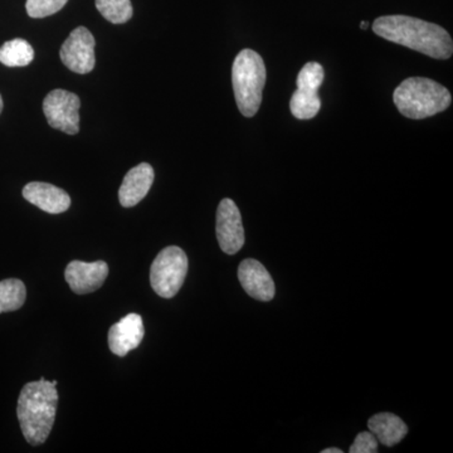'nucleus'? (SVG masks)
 <instances>
[{"instance_id":"1","label":"nucleus","mask_w":453,"mask_h":453,"mask_svg":"<svg viewBox=\"0 0 453 453\" xmlns=\"http://www.w3.org/2000/svg\"><path fill=\"white\" fill-rule=\"evenodd\" d=\"M372 31L384 40L407 47L432 58L449 59L453 53L451 35L442 27L408 16L375 19Z\"/></svg>"},{"instance_id":"2","label":"nucleus","mask_w":453,"mask_h":453,"mask_svg":"<svg viewBox=\"0 0 453 453\" xmlns=\"http://www.w3.org/2000/svg\"><path fill=\"white\" fill-rule=\"evenodd\" d=\"M57 380L41 378L27 383L18 398L17 416L27 442L40 446L46 442L55 423L58 392Z\"/></svg>"},{"instance_id":"3","label":"nucleus","mask_w":453,"mask_h":453,"mask_svg":"<svg viewBox=\"0 0 453 453\" xmlns=\"http://www.w3.org/2000/svg\"><path fill=\"white\" fill-rule=\"evenodd\" d=\"M393 100L405 118L422 120L449 109L452 96L445 86L434 80L411 77L395 88Z\"/></svg>"},{"instance_id":"4","label":"nucleus","mask_w":453,"mask_h":453,"mask_svg":"<svg viewBox=\"0 0 453 453\" xmlns=\"http://www.w3.org/2000/svg\"><path fill=\"white\" fill-rule=\"evenodd\" d=\"M266 77L264 59L255 50H243L235 57L232 85L238 109L246 118H253L258 112Z\"/></svg>"},{"instance_id":"5","label":"nucleus","mask_w":453,"mask_h":453,"mask_svg":"<svg viewBox=\"0 0 453 453\" xmlns=\"http://www.w3.org/2000/svg\"><path fill=\"white\" fill-rule=\"evenodd\" d=\"M188 273V257L183 250L169 246L160 251L150 268L153 290L164 299H172L180 290Z\"/></svg>"},{"instance_id":"6","label":"nucleus","mask_w":453,"mask_h":453,"mask_svg":"<svg viewBox=\"0 0 453 453\" xmlns=\"http://www.w3.org/2000/svg\"><path fill=\"white\" fill-rule=\"evenodd\" d=\"M80 107V97L65 89H53L43 101V112L50 127L68 135L79 134Z\"/></svg>"},{"instance_id":"7","label":"nucleus","mask_w":453,"mask_h":453,"mask_svg":"<svg viewBox=\"0 0 453 453\" xmlns=\"http://www.w3.org/2000/svg\"><path fill=\"white\" fill-rule=\"evenodd\" d=\"M94 35L86 27H77L61 47V61L74 73L88 74L96 65Z\"/></svg>"},{"instance_id":"8","label":"nucleus","mask_w":453,"mask_h":453,"mask_svg":"<svg viewBox=\"0 0 453 453\" xmlns=\"http://www.w3.org/2000/svg\"><path fill=\"white\" fill-rule=\"evenodd\" d=\"M217 240L220 250L226 255L240 252L244 244L242 216L237 204L226 198L219 203L216 222Z\"/></svg>"},{"instance_id":"9","label":"nucleus","mask_w":453,"mask_h":453,"mask_svg":"<svg viewBox=\"0 0 453 453\" xmlns=\"http://www.w3.org/2000/svg\"><path fill=\"white\" fill-rule=\"evenodd\" d=\"M109 276V266L105 261L83 262L73 261L65 271V279L71 290L77 295H86L98 290L106 277Z\"/></svg>"},{"instance_id":"10","label":"nucleus","mask_w":453,"mask_h":453,"mask_svg":"<svg viewBox=\"0 0 453 453\" xmlns=\"http://www.w3.org/2000/svg\"><path fill=\"white\" fill-rule=\"evenodd\" d=\"M238 280L243 290L253 299L271 301L275 297V282L257 259H244L238 268Z\"/></svg>"},{"instance_id":"11","label":"nucleus","mask_w":453,"mask_h":453,"mask_svg":"<svg viewBox=\"0 0 453 453\" xmlns=\"http://www.w3.org/2000/svg\"><path fill=\"white\" fill-rule=\"evenodd\" d=\"M145 335L142 316L129 314L113 324L109 332V348L115 356L124 357L139 347Z\"/></svg>"},{"instance_id":"12","label":"nucleus","mask_w":453,"mask_h":453,"mask_svg":"<svg viewBox=\"0 0 453 453\" xmlns=\"http://www.w3.org/2000/svg\"><path fill=\"white\" fill-rule=\"evenodd\" d=\"M154 169L150 164L142 163L127 172L119 190V201L125 208L135 207L148 196L154 183Z\"/></svg>"},{"instance_id":"13","label":"nucleus","mask_w":453,"mask_h":453,"mask_svg":"<svg viewBox=\"0 0 453 453\" xmlns=\"http://www.w3.org/2000/svg\"><path fill=\"white\" fill-rule=\"evenodd\" d=\"M26 201L50 214L64 213L71 205L70 196L61 188L42 181H32L23 188Z\"/></svg>"},{"instance_id":"14","label":"nucleus","mask_w":453,"mask_h":453,"mask_svg":"<svg viewBox=\"0 0 453 453\" xmlns=\"http://www.w3.org/2000/svg\"><path fill=\"white\" fill-rule=\"evenodd\" d=\"M369 431L384 446H395L408 434L407 425L393 413H378L368 421Z\"/></svg>"},{"instance_id":"15","label":"nucleus","mask_w":453,"mask_h":453,"mask_svg":"<svg viewBox=\"0 0 453 453\" xmlns=\"http://www.w3.org/2000/svg\"><path fill=\"white\" fill-rule=\"evenodd\" d=\"M35 59V50L28 42L16 38L0 47V64L7 67H26Z\"/></svg>"},{"instance_id":"16","label":"nucleus","mask_w":453,"mask_h":453,"mask_svg":"<svg viewBox=\"0 0 453 453\" xmlns=\"http://www.w3.org/2000/svg\"><path fill=\"white\" fill-rule=\"evenodd\" d=\"M26 285L18 279H8L0 282V314L17 311L25 305Z\"/></svg>"},{"instance_id":"17","label":"nucleus","mask_w":453,"mask_h":453,"mask_svg":"<svg viewBox=\"0 0 453 453\" xmlns=\"http://www.w3.org/2000/svg\"><path fill=\"white\" fill-rule=\"evenodd\" d=\"M321 101L318 92L303 91L296 89L290 100L292 115L299 120H310L314 119L320 111Z\"/></svg>"},{"instance_id":"18","label":"nucleus","mask_w":453,"mask_h":453,"mask_svg":"<svg viewBox=\"0 0 453 453\" xmlns=\"http://www.w3.org/2000/svg\"><path fill=\"white\" fill-rule=\"evenodd\" d=\"M101 16L113 25H122L133 17V5L130 0H95Z\"/></svg>"},{"instance_id":"19","label":"nucleus","mask_w":453,"mask_h":453,"mask_svg":"<svg viewBox=\"0 0 453 453\" xmlns=\"http://www.w3.org/2000/svg\"><path fill=\"white\" fill-rule=\"evenodd\" d=\"M324 79L323 65L318 62H309L301 68L299 76H297V88L303 89V91L318 92Z\"/></svg>"},{"instance_id":"20","label":"nucleus","mask_w":453,"mask_h":453,"mask_svg":"<svg viewBox=\"0 0 453 453\" xmlns=\"http://www.w3.org/2000/svg\"><path fill=\"white\" fill-rule=\"evenodd\" d=\"M68 0H27V13L31 18H46L58 13Z\"/></svg>"},{"instance_id":"21","label":"nucleus","mask_w":453,"mask_h":453,"mask_svg":"<svg viewBox=\"0 0 453 453\" xmlns=\"http://www.w3.org/2000/svg\"><path fill=\"white\" fill-rule=\"evenodd\" d=\"M350 453H375L378 452V440L374 434L369 432H362L357 434L356 441L351 445Z\"/></svg>"},{"instance_id":"22","label":"nucleus","mask_w":453,"mask_h":453,"mask_svg":"<svg viewBox=\"0 0 453 453\" xmlns=\"http://www.w3.org/2000/svg\"><path fill=\"white\" fill-rule=\"evenodd\" d=\"M321 453H342V451L340 449H335V447H332V449H323Z\"/></svg>"},{"instance_id":"23","label":"nucleus","mask_w":453,"mask_h":453,"mask_svg":"<svg viewBox=\"0 0 453 453\" xmlns=\"http://www.w3.org/2000/svg\"><path fill=\"white\" fill-rule=\"evenodd\" d=\"M360 27H362V29H366V28H368V23L362 22V23H360Z\"/></svg>"},{"instance_id":"24","label":"nucleus","mask_w":453,"mask_h":453,"mask_svg":"<svg viewBox=\"0 0 453 453\" xmlns=\"http://www.w3.org/2000/svg\"><path fill=\"white\" fill-rule=\"evenodd\" d=\"M3 106H4V104H3V98L0 96V113L3 111Z\"/></svg>"}]
</instances>
